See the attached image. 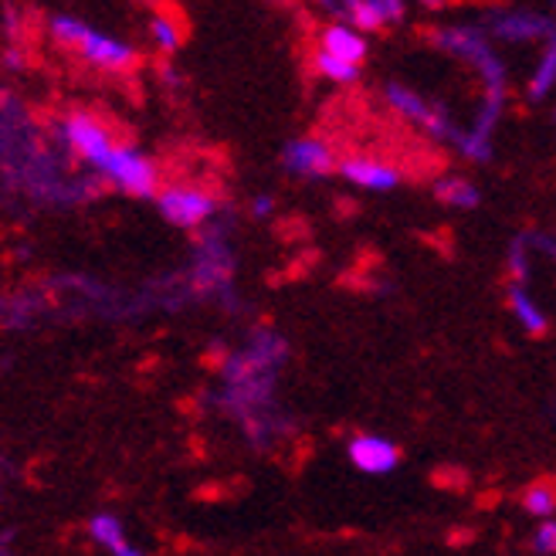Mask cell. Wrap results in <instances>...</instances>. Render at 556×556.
<instances>
[{
    "label": "cell",
    "instance_id": "4",
    "mask_svg": "<svg viewBox=\"0 0 556 556\" xmlns=\"http://www.w3.org/2000/svg\"><path fill=\"white\" fill-rule=\"evenodd\" d=\"M62 139L75 156H81L92 166H99L109 153L119 147L113 129H109L102 119H96L92 113H68L62 119Z\"/></svg>",
    "mask_w": 556,
    "mask_h": 556
},
{
    "label": "cell",
    "instance_id": "20",
    "mask_svg": "<svg viewBox=\"0 0 556 556\" xmlns=\"http://www.w3.org/2000/svg\"><path fill=\"white\" fill-rule=\"evenodd\" d=\"M271 207H275V204H271V198H258V201L252 204V214H255V217H268V214H271Z\"/></svg>",
    "mask_w": 556,
    "mask_h": 556
},
{
    "label": "cell",
    "instance_id": "12",
    "mask_svg": "<svg viewBox=\"0 0 556 556\" xmlns=\"http://www.w3.org/2000/svg\"><path fill=\"white\" fill-rule=\"evenodd\" d=\"M438 190V198L441 201H448V204H476L479 201V190L476 187H468L465 180H444V184H438L434 187Z\"/></svg>",
    "mask_w": 556,
    "mask_h": 556
},
{
    "label": "cell",
    "instance_id": "8",
    "mask_svg": "<svg viewBox=\"0 0 556 556\" xmlns=\"http://www.w3.org/2000/svg\"><path fill=\"white\" fill-rule=\"evenodd\" d=\"M340 174H343L350 184H359V187H367V190H391V187H397V180H401V174L394 170V166H383V163L364 160V156L343 160V163H340Z\"/></svg>",
    "mask_w": 556,
    "mask_h": 556
},
{
    "label": "cell",
    "instance_id": "11",
    "mask_svg": "<svg viewBox=\"0 0 556 556\" xmlns=\"http://www.w3.org/2000/svg\"><path fill=\"white\" fill-rule=\"evenodd\" d=\"M150 38H153V45L160 51H177L180 41H184V24H180V17L170 14V11H156L150 17Z\"/></svg>",
    "mask_w": 556,
    "mask_h": 556
},
{
    "label": "cell",
    "instance_id": "3",
    "mask_svg": "<svg viewBox=\"0 0 556 556\" xmlns=\"http://www.w3.org/2000/svg\"><path fill=\"white\" fill-rule=\"evenodd\" d=\"M156 207H160L163 220H170L174 228H201L217 211L211 193L201 187H190V184L163 187L156 193Z\"/></svg>",
    "mask_w": 556,
    "mask_h": 556
},
{
    "label": "cell",
    "instance_id": "16",
    "mask_svg": "<svg viewBox=\"0 0 556 556\" xmlns=\"http://www.w3.org/2000/svg\"><path fill=\"white\" fill-rule=\"evenodd\" d=\"M536 546H540V553H556V522L543 526L536 533Z\"/></svg>",
    "mask_w": 556,
    "mask_h": 556
},
{
    "label": "cell",
    "instance_id": "5",
    "mask_svg": "<svg viewBox=\"0 0 556 556\" xmlns=\"http://www.w3.org/2000/svg\"><path fill=\"white\" fill-rule=\"evenodd\" d=\"M282 163L299 177H326L332 166H337L329 147L319 143V139H295V143L286 147Z\"/></svg>",
    "mask_w": 556,
    "mask_h": 556
},
{
    "label": "cell",
    "instance_id": "19",
    "mask_svg": "<svg viewBox=\"0 0 556 556\" xmlns=\"http://www.w3.org/2000/svg\"><path fill=\"white\" fill-rule=\"evenodd\" d=\"M4 65H8V68H24V51L8 48V51H4Z\"/></svg>",
    "mask_w": 556,
    "mask_h": 556
},
{
    "label": "cell",
    "instance_id": "17",
    "mask_svg": "<svg viewBox=\"0 0 556 556\" xmlns=\"http://www.w3.org/2000/svg\"><path fill=\"white\" fill-rule=\"evenodd\" d=\"M553 75H556V51H553L549 59H546V68H543V75L536 78V96H540V92L546 89V81H549Z\"/></svg>",
    "mask_w": 556,
    "mask_h": 556
},
{
    "label": "cell",
    "instance_id": "18",
    "mask_svg": "<svg viewBox=\"0 0 556 556\" xmlns=\"http://www.w3.org/2000/svg\"><path fill=\"white\" fill-rule=\"evenodd\" d=\"M14 530H4L0 533V556H14Z\"/></svg>",
    "mask_w": 556,
    "mask_h": 556
},
{
    "label": "cell",
    "instance_id": "2",
    "mask_svg": "<svg viewBox=\"0 0 556 556\" xmlns=\"http://www.w3.org/2000/svg\"><path fill=\"white\" fill-rule=\"evenodd\" d=\"M96 170L113 187L129 193V198L147 201V198H156L160 193V166L147 153H139L132 147H116L96 166Z\"/></svg>",
    "mask_w": 556,
    "mask_h": 556
},
{
    "label": "cell",
    "instance_id": "15",
    "mask_svg": "<svg viewBox=\"0 0 556 556\" xmlns=\"http://www.w3.org/2000/svg\"><path fill=\"white\" fill-rule=\"evenodd\" d=\"M556 506V498L543 489H533V492H526V509L530 513H549Z\"/></svg>",
    "mask_w": 556,
    "mask_h": 556
},
{
    "label": "cell",
    "instance_id": "13",
    "mask_svg": "<svg viewBox=\"0 0 556 556\" xmlns=\"http://www.w3.org/2000/svg\"><path fill=\"white\" fill-rule=\"evenodd\" d=\"M316 68H319L326 78H332V81H353V78L359 75V68L343 65V62H337V59H329V54H323V51H316Z\"/></svg>",
    "mask_w": 556,
    "mask_h": 556
},
{
    "label": "cell",
    "instance_id": "6",
    "mask_svg": "<svg viewBox=\"0 0 556 556\" xmlns=\"http://www.w3.org/2000/svg\"><path fill=\"white\" fill-rule=\"evenodd\" d=\"M319 51L329 54V59L343 62V65L359 68L367 59V41L359 31H353L350 24H329L326 31L319 35Z\"/></svg>",
    "mask_w": 556,
    "mask_h": 556
},
{
    "label": "cell",
    "instance_id": "7",
    "mask_svg": "<svg viewBox=\"0 0 556 556\" xmlns=\"http://www.w3.org/2000/svg\"><path fill=\"white\" fill-rule=\"evenodd\" d=\"M350 462L359 468V471H370V476H383V471H391L397 462H401V452L394 448L391 441L383 438H353L350 441Z\"/></svg>",
    "mask_w": 556,
    "mask_h": 556
},
{
    "label": "cell",
    "instance_id": "1",
    "mask_svg": "<svg viewBox=\"0 0 556 556\" xmlns=\"http://www.w3.org/2000/svg\"><path fill=\"white\" fill-rule=\"evenodd\" d=\"M48 31L51 38L72 48L81 62H89L92 68L99 72H129L136 62H139V54L132 45H126L123 38L116 35H105L99 31V27L86 24L81 17H72V14H54L48 21Z\"/></svg>",
    "mask_w": 556,
    "mask_h": 556
},
{
    "label": "cell",
    "instance_id": "14",
    "mask_svg": "<svg viewBox=\"0 0 556 556\" xmlns=\"http://www.w3.org/2000/svg\"><path fill=\"white\" fill-rule=\"evenodd\" d=\"M513 305H516V313L522 316V323L526 326H530L533 332H543L546 329V323H543V316L536 313V305H530V302H526L519 292H513Z\"/></svg>",
    "mask_w": 556,
    "mask_h": 556
},
{
    "label": "cell",
    "instance_id": "10",
    "mask_svg": "<svg viewBox=\"0 0 556 556\" xmlns=\"http://www.w3.org/2000/svg\"><path fill=\"white\" fill-rule=\"evenodd\" d=\"M401 11V4H350L346 17L353 21V31H374V27H383L387 21H397Z\"/></svg>",
    "mask_w": 556,
    "mask_h": 556
},
{
    "label": "cell",
    "instance_id": "9",
    "mask_svg": "<svg viewBox=\"0 0 556 556\" xmlns=\"http://www.w3.org/2000/svg\"><path fill=\"white\" fill-rule=\"evenodd\" d=\"M89 536L113 556H147L139 546H132L123 533V522L113 516V513H96L89 519Z\"/></svg>",
    "mask_w": 556,
    "mask_h": 556
}]
</instances>
